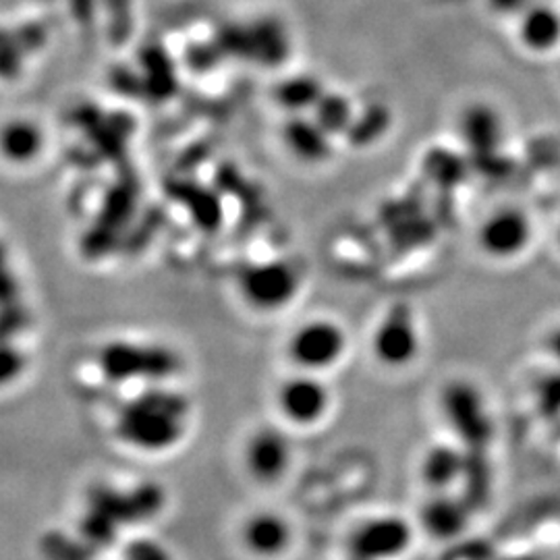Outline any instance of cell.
<instances>
[{
  "instance_id": "obj_28",
  "label": "cell",
  "mask_w": 560,
  "mask_h": 560,
  "mask_svg": "<svg viewBox=\"0 0 560 560\" xmlns=\"http://www.w3.org/2000/svg\"><path fill=\"white\" fill-rule=\"evenodd\" d=\"M490 2L499 13L504 15H515L529 9V0H490Z\"/></svg>"
},
{
  "instance_id": "obj_1",
  "label": "cell",
  "mask_w": 560,
  "mask_h": 560,
  "mask_svg": "<svg viewBox=\"0 0 560 560\" xmlns=\"http://www.w3.org/2000/svg\"><path fill=\"white\" fill-rule=\"evenodd\" d=\"M185 413L187 402L183 397L166 390H152L120 411L117 434L136 451L162 453L183 439Z\"/></svg>"
},
{
  "instance_id": "obj_18",
  "label": "cell",
  "mask_w": 560,
  "mask_h": 560,
  "mask_svg": "<svg viewBox=\"0 0 560 560\" xmlns=\"http://www.w3.org/2000/svg\"><path fill=\"white\" fill-rule=\"evenodd\" d=\"M320 81L310 78V75H295L289 80L280 81L275 98L284 110L291 113H301L307 108H314L322 98Z\"/></svg>"
},
{
  "instance_id": "obj_11",
  "label": "cell",
  "mask_w": 560,
  "mask_h": 560,
  "mask_svg": "<svg viewBox=\"0 0 560 560\" xmlns=\"http://www.w3.org/2000/svg\"><path fill=\"white\" fill-rule=\"evenodd\" d=\"M469 521L467 506L448 492H436L421 506V525L428 536L451 540L459 536Z\"/></svg>"
},
{
  "instance_id": "obj_26",
  "label": "cell",
  "mask_w": 560,
  "mask_h": 560,
  "mask_svg": "<svg viewBox=\"0 0 560 560\" xmlns=\"http://www.w3.org/2000/svg\"><path fill=\"white\" fill-rule=\"evenodd\" d=\"M110 32L115 40H125L131 27V2L129 0H110Z\"/></svg>"
},
{
  "instance_id": "obj_15",
  "label": "cell",
  "mask_w": 560,
  "mask_h": 560,
  "mask_svg": "<svg viewBox=\"0 0 560 560\" xmlns=\"http://www.w3.org/2000/svg\"><path fill=\"white\" fill-rule=\"evenodd\" d=\"M42 131L30 120H11L0 129V154L13 164L32 162L40 154Z\"/></svg>"
},
{
  "instance_id": "obj_5",
  "label": "cell",
  "mask_w": 560,
  "mask_h": 560,
  "mask_svg": "<svg viewBox=\"0 0 560 560\" xmlns=\"http://www.w3.org/2000/svg\"><path fill=\"white\" fill-rule=\"evenodd\" d=\"M413 536V525L405 517L395 513L376 515L351 532L349 552L355 559L397 560L409 552Z\"/></svg>"
},
{
  "instance_id": "obj_6",
  "label": "cell",
  "mask_w": 560,
  "mask_h": 560,
  "mask_svg": "<svg viewBox=\"0 0 560 560\" xmlns=\"http://www.w3.org/2000/svg\"><path fill=\"white\" fill-rule=\"evenodd\" d=\"M101 368L110 381L166 378L177 370V360L164 347L119 340L102 349Z\"/></svg>"
},
{
  "instance_id": "obj_10",
  "label": "cell",
  "mask_w": 560,
  "mask_h": 560,
  "mask_svg": "<svg viewBox=\"0 0 560 560\" xmlns=\"http://www.w3.org/2000/svg\"><path fill=\"white\" fill-rule=\"evenodd\" d=\"M243 548L258 560H277L291 550L293 527L280 513H252L241 527Z\"/></svg>"
},
{
  "instance_id": "obj_16",
  "label": "cell",
  "mask_w": 560,
  "mask_h": 560,
  "mask_svg": "<svg viewBox=\"0 0 560 560\" xmlns=\"http://www.w3.org/2000/svg\"><path fill=\"white\" fill-rule=\"evenodd\" d=\"M465 471V459L453 446H434L421 463V478L434 492H448Z\"/></svg>"
},
{
  "instance_id": "obj_25",
  "label": "cell",
  "mask_w": 560,
  "mask_h": 560,
  "mask_svg": "<svg viewBox=\"0 0 560 560\" xmlns=\"http://www.w3.org/2000/svg\"><path fill=\"white\" fill-rule=\"evenodd\" d=\"M25 368V360L15 347L0 345V388L9 386L20 378Z\"/></svg>"
},
{
  "instance_id": "obj_20",
  "label": "cell",
  "mask_w": 560,
  "mask_h": 560,
  "mask_svg": "<svg viewBox=\"0 0 560 560\" xmlns=\"http://www.w3.org/2000/svg\"><path fill=\"white\" fill-rule=\"evenodd\" d=\"M143 67H145L143 85L154 96H168L177 81H175V73H173V65L168 62L161 48H145Z\"/></svg>"
},
{
  "instance_id": "obj_22",
  "label": "cell",
  "mask_w": 560,
  "mask_h": 560,
  "mask_svg": "<svg viewBox=\"0 0 560 560\" xmlns=\"http://www.w3.org/2000/svg\"><path fill=\"white\" fill-rule=\"evenodd\" d=\"M388 110H384L382 106H372L368 108L361 117L353 119L351 127H349V138L355 141L358 145H365L372 141L378 140L382 133L388 129Z\"/></svg>"
},
{
  "instance_id": "obj_14",
  "label": "cell",
  "mask_w": 560,
  "mask_h": 560,
  "mask_svg": "<svg viewBox=\"0 0 560 560\" xmlns=\"http://www.w3.org/2000/svg\"><path fill=\"white\" fill-rule=\"evenodd\" d=\"M249 27V59L261 65H280L289 57V36L282 23L272 18L254 21Z\"/></svg>"
},
{
  "instance_id": "obj_3",
  "label": "cell",
  "mask_w": 560,
  "mask_h": 560,
  "mask_svg": "<svg viewBox=\"0 0 560 560\" xmlns=\"http://www.w3.org/2000/svg\"><path fill=\"white\" fill-rule=\"evenodd\" d=\"M237 284L243 301L264 314L284 310L301 289L298 270L289 261L280 260L247 266Z\"/></svg>"
},
{
  "instance_id": "obj_23",
  "label": "cell",
  "mask_w": 560,
  "mask_h": 560,
  "mask_svg": "<svg viewBox=\"0 0 560 560\" xmlns=\"http://www.w3.org/2000/svg\"><path fill=\"white\" fill-rule=\"evenodd\" d=\"M23 46H21L18 34L0 30V78L9 80L20 73L21 62H23Z\"/></svg>"
},
{
  "instance_id": "obj_17",
  "label": "cell",
  "mask_w": 560,
  "mask_h": 560,
  "mask_svg": "<svg viewBox=\"0 0 560 560\" xmlns=\"http://www.w3.org/2000/svg\"><path fill=\"white\" fill-rule=\"evenodd\" d=\"M521 40L538 52L555 48L560 42L559 13L546 4L529 7L521 21Z\"/></svg>"
},
{
  "instance_id": "obj_24",
  "label": "cell",
  "mask_w": 560,
  "mask_h": 560,
  "mask_svg": "<svg viewBox=\"0 0 560 560\" xmlns=\"http://www.w3.org/2000/svg\"><path fill=\"white\" fill-rule=\"evenodd\" d=\"M125 560H173V555L162 546L161 541L150 540V538H138L129 541L125 548Z\"/></svg>"
},
{
  "instance_id": "obj_9",
  "label": "cell",
  "mask_w": 560,
  "mask_h": 560,
  "mask_svg": "<svg viewBox=\"0 0 560 560\" xmlns=\"http://www.w3.org/2000/svg\"><path fill=\"white\" fill-rule=\"evenodd\" d=\"M478 241L486 256L494 260H513L532 241V222L520 210L504 208L481 224Z\"/></svg>"
},
{
  "instance_id": "obj_8",
  "label": "cell",
  "mask_w": 560,
  "mask_h": 560,
  "mask_svg": "<svg viewBox=\"0 0 560 560\" xmlns=\"http://www.w3.org/2000/svg\"><path fill=\"white\" fill-rule=\"evenodd\" d=\"M293 460L291 439L275 425H264L249 434L243 448L247 474L260 483H277L284 478Z\"/></svg>"
},
{
  "instance_id": "obj_27",
  "label": "cell",
  "mask_w": 560,
  "mask_h": 560,
  "mask_svg": "<svg viewBox=\"0 0 560 560\" xmlns=\"http://www.w3.org/2000/svg\"><path fill=\"white\" fill-rule=\"evenodd\" d=\"M219 57H222L221 50H219L217 44H214V46H194V48L189 50V55H187V60H189L191 69L206 71V69H210V67L217 62Z\"/></svg>"
},
{
  "instance_id": "obj_29",
  "label": "cell",
  "mask_w": 560,
  "mask_h": 560,
  "mask_svg": "<svg viewBox=\"0 0 560 560\" xmlns=\"http://www.w3.org/2000/svg\"><path fill=\"white\" fill-rule=\"evenodd\" d=\"M349 560H365V559H355V557H351Z\"/></svg>"
},
{
  "instance_id": "obj_2",
  "label": "cell",
  "mask_w": 560,
  "mask_h": 560,
  "mask_svg": "<svg viewBox=\"0 0 560 560\" xmlns=\"http://www.w3.org/2000/svg\"><path fill=\"white\" fill-rule=\"evenodd\" d=\"M347 353V332L339 322L312 318L303 322L287 342V355L300 372L320 374L335 368Z\"/></svg>"
},
{
  "instance_id": "obj_13",
  "label": "cell",
  "mask_w": 560,
  "mask_h": 560,
  "mask_svg": "<svg viewBox=\"0 0 560 560\" xmlns=\"http://www.w3.org/2000/svg\"><path fill=\"white\" fill-rule=\"evenodd\" d=\"M284 141L301 161L320 162L330 154L328 133L316 120L293 117L284 125Z\"/></svg>"
},
{
  "instance_id": "obj_4",
  "label": "cell",
  "mask_w": 560,
  "mask_h": 560,
  "mask_svg": "<svg viewBox=\"0 0 560 560\" xmlns=\"http://www.w3.org/2000/svg\"><path fill=\"white\" fill-rule=\"evenodd\" d=\"M374 358L384 368L400 370L420 358L421 335L413 310L407 303L388 307L372 335Z\"/></svg>"
},
{
  "instance_id": "obj_7",
  "label": "cell",
  "mask_w": 560,
  "mask_h": 560,
  "mask_svg": "<svg viewBox=\"0 0 560 560\" xmlns=\"http://www.w3.org/2000/svg\"><path fill=\"white\" fill-rule=\"evenodd\" d=\"M332 397L318 374L300 372L282 384L277 390V407L280 418L298 428H312L320 423L330 411Z\"/></svg>"
},
{
  "instance_id": "obj_19",
  "label": "cell",
  "mask_w": 560,
  "mask_h": 560,
  "mask_svg": "<svg viewBox=\"0 0 560 560\" xmlns=\"http://www.w3.org/2000/svg\"><path fill=\"white\" fill-rule=\"evenodd\" d=\"M353 108L349 101L340 94H322L320 101L314 106V120L320 125L328 136H337L349 131L353 122Z\"/></svg>"
},
{
  "instance_id": "obj_21",
  "label": "cell",
  "mask_w": 560,
  "mask_h": 560,
  "mask_svg": "<svg viewBox=\"0 0 560 560\" xmlns=\"http://www.w3.org/2000/svg\"><path fill=\"white\" fill-rule=\"evenodd\" d=\"M425 173L441 185H457L465 173V162L457 154L436 148L425 156Z\"/></svg>"
},
{
  "instance_id": "obj_12",
  "label": "cell",
  "mask_w": 560,
  "mask_h": 560,
  "mask_svg": "<svg viewBox=\"0 0 560 560\" xmlns=\"http://www.w3.org/2000/svg\"><path fill=\"white\" fill-rule=\"evenodd\" d=\"M460 133L469 150L474 152V159L497 154L501 143V117L490 106L476 104L469 110H465L460 120Z\"/></svg>"
}]
</instances>
